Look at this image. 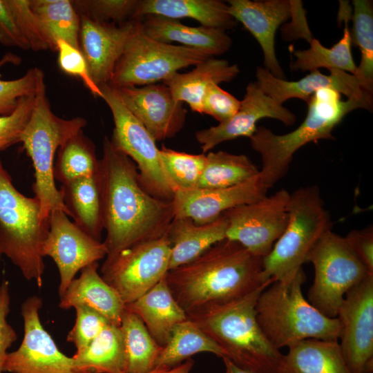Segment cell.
I'll list each match as a JSON object with an SVG mask.
<instances>
[{
  "label": "cell",
  "instance_id": "obj_51",
  "mask_svg": "<svg viewBox=\"0 0 373 373\" xmlns=\"http://www.w3.org/2000/svg\"><path fill=\"white\" fill-rule=\"evenodd\" d=\"M225 367V373H256L236 365L227 357H222Z\"/></svg>",
  "mask_w": 373,
  "mask_h": 373
},
{
  "label": "cell",
  "instance_id": "obj_40",
  "mask_svg": "<svg viewBox=\"0 0 373 373\" xmlns=\"http://www.w3.org/2000/svg\"><path fill=\"white\" fill-rule=\"evenodd\" d=\"M140 0H75L79 15L102 23L122 24L133 19Z\"/></svg>",
  "mask_w": 373,
  "mask_h": 373
},
{
  "label": "cell",
  "instance_id": "obj_34",
  "mask_svg": "<svg viewBox=\"0 0 373 373\" xmlns=\"http://www.w3.org/2000/svg\"><path fill=\"white\" fill-rule=\"evenodd\" d=\"M119 327L126 355V373H146L156 367L162 346L151 336L142 320L125 309Z\"/></svg>",
  "mask_w": 373,
  "mask_h": 373
},
{
  "label": "cell",
  "instance_id": "obj_49",
  "mask_svg": "<svg viewBox=\"0 0 373 373\" xmlns=\"http://www.w3.org/2000/svg\"><path fill=\"white\" fill-rule=\"evenodd\" d=\"M0 44L22 50L30 49L28 41L17 25L7 0H0Z\"/></svg>",
  "mask_w": 373,
  "mask_h": 373
},
{
  "label": "cell",
  "instance_id": "obj_17",
  "mask_svg": "<svg viewBox=\"0 0 373 373\" xmlns=\"http://www.w3.org/2000/svg\"><path fill=\"white\" fill-rule=\"evenodd\" d=\"M113 89L156 142L173 137L182 129L187 111L182 102L174 98L166 84L157 83Z\"/></svg>",
  "mask_w": 373,
  "mask_h": 373
},
{
  "label": "cell",
  "instance_id": "obj_25",
  "mask_svg": "<svg viewBox=\"0 0 373 373\" xmlns=\"http://www.w3.org/2000/svg\"><path fill=\"white\" fill-rule=\"evenodd\" d=\"M227 227L223 214L202 224L189 218H175L167 232L170 242L169 270L194 260L216 243L226 239Z\"/></svg>",
  "mask_w": 373,
  "mask_h": 373
},
{
  "label": "cell",
  "instance_id": "obj_48",
  "mask_svg": "<svg viewBox=\"0 0 373 373\" xmlns=\"http://www.w3.org/2000/svg\"><path fill=\"white\" fill-rule=\"evenodd\" d=\"M355 256L373 274V227L370 225L362 229H354L345 237Z\"/></svg>",
  "mask_w": 373,
  "mask_h": 373
},
{
  "label": "cell",
  "instance_id": "obj_29",
  "mask_svg": "<svg viewBox=\"0 0 373 373\" xmlns=\"http://www.w3.org/2000/svg\"><path fill=\"white\" fill-rule=\"evenodd\" d=\"M59 191L73 222L89 236L101 241L104 226L97 173L61 184Z\"/></svg>",
  "mask_w": 373,
  "mask_h": 373
},
{
  "label": "cell",
  "instance_id": "obj_14",
  "mask_svg": "<svg viewBox=\"0 0 373 373\" xmlns=\"http://www.w3.org/2000/svg\"><path fill=\"white\" fill-rule=\"evenodd\" d=\"M43 305L38 296L27 298L21 304L23 336L19 347L6 355L3 372L9 373H89L73 357L61 352L43 327L39 310Z\"/></svg>",
  "mask_w": 373,
  "mask_h": 373
},
{
  "label": "cell",
  "instance_id": "obj_8",
  "mask_svg": "<svg viewBox=\"0 0 373 373\" xmlns=\"http://www.w3.org/2000/svg\"><path fill=\"white\" fill-rule=\"evenodd\" d=\"M332 222L318 186L300 187L290 193L285 231L262 258V279L274 282L294 274Z\"/></svg>",
  "mask_w": 373,
  "mask_h": 373
},
{
  "label": "cell",
  "instance_id": "obj_31",
  "mask_svg": "<svg viewBox=\"0 0 373 373\" xmlns=\"http://www.w3.org/2000/svg\"><path fill=\"white\" fill-rule=\"evenodd\" d=\"M30 7L50 50L56 51L59 40L80 49V15L73 1L30 0Z\"/></svg>",
  "mask_w": 373,
  "mask_h": 373
},
{
  "label": "cell",
  "instance_id": "obj_47",
  "mask_svg": "<svg viewBox=\"0 0 373 373\" xmlns=\"http://www.w3.org/2000/svg\"><path fill=\"white\" fill-rule=\"evenodd\" d=\"M10 311L9 282L3 278L0 284V373H3V364L8 350L17 340V334L8 322Z\"/></svg>",
  "mask_w": 373,
  "mask_h": 373
},
{
  "label": "cell",
  "instance_id": "obj_44",
  "mask_svg": "<svg viewBox=\"0 0 373 373\" xmlns=\"http://www.w3.org/2000/svg\"><path fill=\"white\" fill-rule=\"evenodd\" d=\"M17 25L34 51L50 49L36 16L30 7V0H7Z\"/></svg>",
  "mask_w": 373,
  "mask_h": 373
},
{
  "label": "cell",
  "instance_id": "obj_32",
  "mask_svg": "<svg viewBox=\"0 0 373 373\" xmlns=\"http://www.w3.org/2000/svg\"><path fill=\"white\" fill-rule=\"evenodd\" d=\"M89 373H126V361L119 326L111 323L85 348L72 356Z\"/></svg>",
  "mask_w": 373,
  "mask_h": 373
},
{
  "label": "cell",
  "instance_id": "obj_13",
  "mask_svg": "<svg viewBox=\"0 0 373 373\" xmlns=\"http://www.w3.org/2000/svg\"><path fill=\"white\" fill-rule=\"evenodd\" d=\"M289 197L287 190L280 189L225 211L226 238L239 242L257 257L267 256L285 229Z\"/></svg>",
  "mask_w": 373,
  "mask_h": 373
},
{
  "label": "cell",
  "instance_id": "obj_9",
  "mask_svg": "<svg viewBox=\"0 0 373 373\" xmlns=\"http://www.w3.org/2000/svg\"><path fill=\"white\" fill-rule=\"evenodd\" d=\"M209 57L198 50L150 37L143 31L140 20L136 19L107 84L119 88L162 83L180 69L194 66Z\"/></svg>",
  "mask_w": 373,
  "mask_h": 373
},
{
  "label": "cell",
  "instance_id": "obj_35",
  "mask_svg": "<svg viewBox=\"0 0 373 373\" xmlns=\"http://www.w3.org/2000/svg\"><path fill=\"white\" fill-rule=\"evenodd\" d=\"M200 352L224 356L220 347L187 318L173 328L167 343L162 347L156 367H172Z\"/></svg>",
  "mask_w": 373,
  "mask_h": 373
},
{
  "label": "cell",
  "instance_id": "obj_45",
  "mask_svg": "<svg viewBox=\"0 0 373 373\" xmlns=\"http://www.w3.org/2000/svg\"><path fill=\"white\" fill-rule=\"evenodd\" d=\"M34 95L21 98L10 115H0V151L19 142L32 109Z\"/></svg>",
  "mask_w": 373,
  "mask_h": 373
},
{
  "label": "cell",
  "instance_id": "obj_5",
  "mask_svg": "<svg viewBox=\"0 0 373 373\" xmlns=\"http://www.w3.org/2000/svg\"><path fill=\"white\" fill-rule=\"evenodd\" d=\"M305 280L301 267L271 283L258 298V323L269 341L279 350L307 339L338 341L339 320L325 316L304 297L302 286Z\"/></svg>",
  "mask_w": 373,
  "mask_h": 373
},
{
  "label": "cell",
  "instance_id": "obj_24",
  "mask_svg": "<svg viewBox=\"0 0 373 373\" xmlns=\"http://www.w3.org/2000/svg\"><path fill=\"white\" fill-rule=\"evenodd\" d=\"M98 262L83 268L60 296L59 307L68 309L79 305L87 306L106 318L110 323L119 326L125 304L98 273Z\"/></svg>",
  "mask_w": 373,
  "mask_h": 373
},
{
  "label": "cell",
  "instance_id": "obj_33",
  "mask_svg": "<svg viewBox=\"0 0 373 373\" xmlns=\"http://www.w3.org/2000/svg\"><path fill=\"white\" fill-rule=\"evenodd\" d=\"M344 21L343 35L338 43L332 48L325 47L316 38L309 42L306 50H294L296 59L290 64L292 70L313 71L321 68L338 69L355 75L357 66L351 51V31L348 26L349 15L341 17Z\"/></svg>",
  "mask_w": 373,
  "mask_h": 373
},
{
  "label": "cell",
  "instance_id": "obj_41",
  "mask_svg": "<svg viewBox=\"0 0 373 373\" xmlns=\"http://www.w3.org/2000/svg\"><path fill=\"white\" fill-rule=\"evenodd\" d=\"M12 58L10 55L5 56L0 60V67ZM40 69L29 68L23 76L15 79H0V115L11 114L21 98L35 95Z\"/></svg>",
  "mask_w": 373,
  "mask_h": 373
},
{
  "label": "cell",
  "instance_id": "obj_7",
  "mask_svg": "<svg viewBox=\"0 0 373 373\" xmlns=\"http://www.w3.org/2000/svg\"><path fill=\"white\" fill-rule=\"evenodd\" d=\"M48 231L39 200L16 189L0 159V252L39 288L45 270L41 249Z\"/></svg>",
  "mask_w": 373,
  "mask_h": 373
},
{
  "label": "cell",
  "instance_id": "obj_11",
  "mask_svg": "<svg viewBox=\"0 0 373 373\" xmlns=\"http://www.w3.org/2000/svg\"><path fill=\"white\" fill-rule=\"evenodd\" d=\"M102 97L109 107L114 128L111 142L136 165L139 180L151 195L172 201L175 189L162 166L160 149L144 125L122 102L108 84L99 86Z\"/></svg>",
  "mask_w": 373,
  "mask_h": 373
},
{
  "label": "cell",
  "instance_id": "obj_27",
  "mask_svg": "<svg viewBox=\"0 0 373 373\" xmlns=\"http://www.w3.org/2000/svg\"><path fill=\"white\" fill-rule=\"evenodd\" d=\"M239 73L238 64L211 57L194 66L192 70L178 72L162 83L177 101L186 103L193 111L202 114V100L208 87L211 84L229 82Z\"/></svg>",
  "mask_w": 373,
  "mask_h": 373
},
{
  "label": "cell",
  "instance_id": "obj_4",
  "mask_svg": "<svg viewBox=\"0 0 373 373\" xmlns=\"http://www.w3.org/2000/svg\"><path fill=\"white\" fill-rule=\"evenodd\" d=\"M307 105L306 117L293 131L278 135L259 126L249 137L252 149L261 156L259 173L268 189L287 174L296 151L312 142L334 140L332 131L345 116L358 108L372 111V99L343 100L338 92L323 88L311 97Z\"/></svg>",
  "mask_w": 373,
  "mask_h": 373
},
{
  "label": "cell",
  "instance_id": "obj_38",
  "mask_svg": "<svg viewBox=\"0 0 373 373\" xmlns=\"http://www.w3.org/2000/svg\"><path fill=\"white\" fill-rule=\"evenodd\" d=\"M352 41L359 48L361 62L354 75L361 88L373 92V4L369 0H354Z\"/></svg>",
  "mask_w": 373,
  "mask_h": 373
},
{
  "label": "cell",
  "instance_id": "obj_36",
  "mask_svg": "<svg viewBox=\"0 0 373 373\" xmlns=\"http://www.w3.org/2000/svg\"><path fill=\"white\" fill-rule=\"evenodd\" d=\"M54 165L55 180L61 184L97 173L99 160L93 141L81 130L58 149Z\"/></svg>",
  "mask_w": 373,
  "mask_h": 373
},
{
  "label": "cell",
  "instance_id": "obj_20",
  "mask_svg": "<svg viewBox=\"0 0 373 373\" xmlns=\"http://www.w3.org/2000/svg\"><path fill=\"white\" fill-rule=\"evenodd\" d=\"M136 19L122 24L98 22L80 15L79 48L93 82L108 84Z\"/></svg>",
  "mask_w": 373,
  "mask_h": 373
},
{
  "label": "cell",
  "instance_id": "obj_18",
  "mask_svg": "<svg viewBox=\"0 0 373 373\" xmlns=\"http://www.w3.org/2000/svg\"><path fill=\"white\" fill-rule=\"evenodd\" d=\"M266 117L278 119L285 126H291L296 122L292 112L264 93L256 82H251L246 88L238 111L231 118L217 126L197 131L195 137L205 154L223 142L240 137H250L257 128V122Z\"/></svg>",
  "mask_w": 373,
  "mask_h": 373
},
{
  "label": "cell",
  "instance_id": "obj_19",
  "mask_svg": "<svg viewBox=\"0 0 373 373\" xmlns=\"http://www.w3.org/2000/svg\"><path fill=\"white\" fill-rule=\"evenodd\" d=\"M268 189L258 173L245 182L229 187L178 190L172 200L174 218H189L197 224L208 223L232 208L262 198Z\"/></svg>",
  "mask_w": 373,
  "mask_h": 373
},
{
  "label": "cell",
  "instance_id": "obj_21",
  "mask_svg": "<svg viewBox=\"0 0 373 373\" xmlns=\"http://www.w3.org/2000/svg\"><path fill=\"white\" fill-rule=\"evenodd\" d=\"M228 12L241 22L260 46L264 65L275 77L285 79L275 51L276 32L291 15L288 0H229Z\"/></svg>",
  "mask_w": 373,
  "mask_h": 373
},
{
  "label": "cell",
  "instance_id": "obj_12",
  "mask_svg": "<svg viewBox=\"0 0 373 373\" xmlns=\"http://www.w3.org/2000/svg\"><path fill=\"white\" fill-rule=\"evenodd\" d=\"M170 242L164 236L141 242L105 258L101 276L125 305L146 294L169 271Z\"/></svg>",
  "mask_w": 373,
  "mask_h": 373
},
{
  "label": "cell",
  "instance_id": "obj_22",
  "mask_svg": "<svg viewBox=\"0 0 373 373\" xmlns=\"http://www.w3.org/2000/svg\"><path fill=\"white\" fill-rule=\"evenodd\" d=\"M329 70L328 75L315 70L300 79L287 81L275 77L267 69L258 66L256 82L264 93L280 104L291 98L300 99L307 104L311 97L323 88L336 90L347 99H372V94L361 88L354 75L338 69Z\"/></svg>",
  "mask_w": 373,
  "mask_h": 373
},
{
  "label": "cell",
  "instance_id": "obj_37",
  "mask_svg": "<svg viewBox=\"0 0 373 373\" xmlns=\"http://www.w3.org/2000/svg\"><path fill=\"white\" fill-rule=\"evenodd\" d=\"M260 170L245 155L227 151H210L206 155L204 169L198 188H224L245 182Z\"/></svg>",
  "mask_w": 373,
  "mask_h": 373
},
{
  "label": "cell",
  "instance_id": "obj_28",
  "mask_svg": "<svg viewBox=\"0 0 373 373\" xmlns=\"http://www.w3.org/2000/svg\"><path fill=\"white\" fill-rule=\"evenodd\" d=\"M149 15L178 20L190 18L202 26L224 31L236 26L227 3L218 0H140L133 19Z\"/></svg>",
  "mask_w": 373,
  "mask_h": 373
},
{
  "label": "cell",
  "instance_id": "obj_39",
  "mask_svg": "<svg viewBox=\"0 0 373 373\" xmlns=\"http://www.w3.org/2000/svg\"><path fill=\"white\" fill-rule=\"evenodd\" d=\"M160 155L162 166L175 192L198 188L204 169L206 154H189L162 145Z\"/></svg>",
  "mask_w": 373,
  "mask_h": 373
},
{
  "label": "cell",
  "instance_id": "obj_42",
  "mask_svg": "<svg viewBox=\"0 0 373 373\" xmlns=\"http://www.w3.org/2000/svg\"><path fill=\"white\" fill-rule=\"evenodd\" d=\"M76 318L68 332L66 341L72 343L76 351L87 347L110 324L109 321L95 310L84 305L75 307Z\"/></svg>",
  "mask_w": 373,
  "mask_h": 373
},
{
  "label": "cell",
  "instance_id": "obj_3",
  "mask_svg": "<svg viewBox=\"0 0 373 373\" xmlns=\"http://www.w3.org/2000/svg\"><path fill=\"white\" fill-rule=\"evenodd\" d=\"M273 282L270 280L242 297L189 313L187 318L236 365L256 373H276L283 354L263 333L256 311L260 294Z\"/></svg>",
  "mask_w": 373,
  "mask_h": 373
},
{
  "label": "cell",
  "instance_id": "obj_16",
  "mask_svg": "<svg viewBox=\"0 0 373 373\" xmlns=\"http://www.w3.org/2000/svg\"><path fill=\"white\" fill-rule=\"evenodd\" d=\"M41 253L43 257L51 258L58 269L60 297L79 271L106 258L107 249L104 242L86 233L65 212L55 210L49 215L48 231Z\"/></svg>",
  "mask_w": 373,
  "mask_h": 373
},
{
  "label": "cell",
  "instance_id": "obj_15",
  "mask_svg": "<svg viewBox=\"0 0 373 373\" xmlns=\"http://www.w3.org/2000/svg\"><path fill=\"white\" fill-rule=\"evenodd\" d=\"M339 346L350 373L373 372V274L345 296L337 316Z\"/></svg>",
  "mask_w": 373,
  "mask_h": 373
},
{
  "label": "cell",
  "instance_id": "obj_30",
  "mask_svg": "<svg viewBox=\"0 0 373 373\" xmlns=\"http://www.w3.org/2000/svg\"><path fill=\"white\" fill-rule=\"evenodd\" d=\"M288 349L276 373H350L338 341L307 339Z\"/></svg>",
  "mask_w": 373,
  "mask_h": 373
},
{
  "label": "cell",
  "instance_id": "obj_10",
  "mask_svg": "<svg viewBox=\"0 0 373 373\" xmlns=\"http://www.w3.org/2000/svg\"><path fill=\"white\" fill-rule=\"evenodd\" d=\"M314 268L307 300L329 318H336L345 294L370 274L345 237L332 230L317 242L307 258Z\"/></svg>",
  "mask_w": 373,
  "mask_h": 373
},
{
  "label": "cell",
  "instance_id": "obj_2",
  "mask_svg": "<svg viewBox=\"0 0 373 373\" xmlns=\"http://www.w3.org/2000/svg\"><path fill=\"white\" fill-rule=\"evenodd\" d=\"M262 258L226 238L194 260L169 270L165 279L188 314L242 297L259 287L266 283L262 279Z\"/></svg>",
  "mask_w": 373,
  "mask_h": 373
},
{
  "label": "cell",
  "instance_id": "obj_50",
  "mask_svg": "<svg viewBox=\"0 0 373 373\" xmlns=\"http://www.w3.org/2000/svg\"><path fill=\"white\" fill-rule=\"evenodd\" d=\"M193 364V361L191 358H189L174 367H156L153 370L146 373H191V370Z\"/></svg>",
  "mask_w": 373,
  "mask_h": 373
},
{
  "label": "cell",
  "instance_id": "obj_43",
  "mask_svg": "<svg viewBox=\"0 0 373 373\" xmlns=\"http://www.w3.org/2000/svg\"><path fill=\"white\" fill-rule=\"evenodd\" d=\"M56 52L60 70L66 75L80 79L95 97H102L100 88L91 79L87 63L80 49L59 40L56 44Z\"/></svg>",
  "mask_w": 373,
  "mask_h": 373
},
{
  "label": "cell",
  "instance_id": "obj_1",
  "mask_svg": "<svg viewBox=\"0 0 373 373\" xmlns=\"http://www.w3.org/2000/svg\"><path fill=\"white\" fill-rule=\"evenodd\" d=\"M97 172L107 249L106 258L167 234L174 219L172 201L149 193L135 164L104 137Z\"/></svg>",
  "mask_w": 373,
  "mask_h": 373
},
{
  "label": "cell",
  "instance_id": "obj_6",
  "mask_svg": "<svg viewBox=\"0 0 373 373\" xmlns=\"http://www.w3.org/2000/svg\"><path fill=\"white\" fill-rule=\"evenodd\" d=\"M87 121L82 117L63 119L51 110L46 94L44 73L40 69L30 117L19 142L30 159L34 169L32 190L41 205L44 219L52 211L61 210L70 216L54 177L55 155L71 136L82 130Z\"/></svg>",
  "mask_w": 373,
  "mask_h": 373
},
{
  "label": "cell",
  "instance_id": "obj_23",
  "mask_svg": "<svg viewBox=\"0 0 373 373\" xmlns=\"http://www.w3.org/2000/svg\"><path fill=\"white\" fill-rule=\"evenodd\" d=\"M139 19L143 31L150 37L166 44L180 43L210 57L221 55L231 46L232 40L223 30L202 26H189L178 19L155 15H146Z\"/></svg>",
  "mask_w": 373,
  "mask_h": 373
},
{
  "label": "cell",
  "instance_id": "obj_26",
  "mask_svg": "<svg viewBox=\"0 0 373 373\" xmlns=\"http://www.w3.org/2000/svg\"><path fill=\"white\" fill-rule=\"evenodd\" d=\"M125 309L142 320L151 336L162 347L174 326L187 319L186 313L174 298L165 277L138 299L125 305Z\"/></svg>",
  "mask_w": 373,
  "mask_h": 373
},
{
  "label": "cell",
  "instance_id": "obj_46",
  "mask_svg": "<svg viewBox=\"0 0 373 373\" xmlns=\"http://www.w3.org/2000/svg\"><path fill=\"white\" fill-rule=\"evenodd\" d=\"M240 104L241 101L218 84H211L204 95L202 114L211 115L219 124L223 123L235 115Z\"/></svg>",
  "mask_w": 373,
  "mask_h": 373
},
{
  "label": "cell",
  "instance_id": "obj_52",
  "mask_svg": "<svg viewBox=\"0 0 373 373\" xmlns=\"http://www.w3.org/2000/svg\"><path fill=\"white\" fill-rule=\"evenodd\" d=\"M1 256H2V254H1V252H0V260H1Z\"/></svg>",
  "mask_w": 373,
  "mask_h": 373
}]
</instances>
